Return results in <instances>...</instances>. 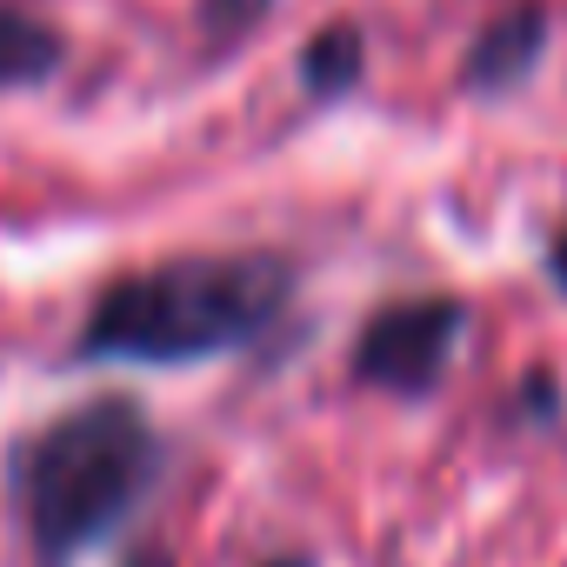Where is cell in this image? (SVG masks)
<instances>
[{
    "instance_id": "6da1fadb",
    "label": "cell",
    "mask_w": 567,
    "mask_h": 567,
    "mask_svg": "<svg viewBox=\"0 0 567 567\" xmlns=\"http://www.w3.org/2000/svg\"><path fill=\"white\" fill-rule=\"evenodd\" d=\"M288 295H295V267L280 254L167 260L154 274L114 280L94 301L81 354L87 361H147V368L234 354L280 321Z\"/></svg>"
},
{
    "instance_id": "277c9868",
    "label": "cell",
    "mask_w": 567,
    "mask_h": 567,
    "mask_svg": "<svg viewBox=\"0 0 567 567\" xmlns=\"http://www.w3.org/2000/svg\"><path fill=\"white\" fill-rule=\"evenodd\" d=\"M540 54H547V8H514L507 21H494V28L467 48L461 87H467V94H507V87H520V81L540 68Z\"/></svg>"
},
{
    "instance_id": "ba28073f",
    "label": "cell",
    "mask_w": 567,
    "mask_h": 567,
    "mask_svg": "<svg viewBox=\"0 0 567 567\" xmlns=\"http://www.w3.org/2000/svg\"><path fill=\"white\" fill-rule=\"evenodd\" d=\"M547 274H554V288L567 295V227L554 234V247H547Z\"/></svg>"
},
{
    "instance_id": "5b68a950",
    "label": "cell",
    "mask_w": 567,
    "mask_h": 567,
    "mask_svg": "<svg viewBox=\"0 0 567 567\" xmlns=\"http://www.w3.org/2000/svg\"><path fill=\"white\" fill-rule=\"evenodd\" d=\"M61 68V34L34 14L0 8V87H34Z\"/></svg>"
},
{
    "instance_id": "8992f818",
    "label": "cell",
    "mask_w": 567,
    "mask_h": 567,
    "mask_svg": "<svg viewBox=\"0 0 567 567\" xmlns=\"http://www.w3.org/2000/svg\"><path fill=\"white\" fill-rule=\"evenodd\" d=\"M361 68H368V48H361V28H321L308 48H301V81H308V94L315 101H341L354 81H361Z\"/></svg>"
},
{
    "instance_id": "30bf717a",
    "label": "cell",
    "mask_w": 567,
    "mask_h": 567,
    "mask_svg": "<svg viewBox=\"0 0 567 567\" xmlns=\"http://www.w3.org/2000/svg\"><path fill=\"white\" fill-rule=\"evenodd\" d=\"M288 567H308V560H288Z\"/></svg>"
},
{
    "instance_id": "52a82bcc",
    "label": "cell",
    "mask_w": 567,
    "mask_h": 567,
    "mask_svg": "<svg viewBox=\"0 0 567 567\" xmlns=\"http://www.w3.org/2000/svg\"><path fill=\"white\" fill-rule=\"evenodd\" d=\"M267 8L274 0H200V21H207V34H247Z\"/></svg>"
},
{
    "instance_id": "3957f363",
    "label": "cell",
    "mask_w": 567,
    "mask_h": 567,
    "mask_svg": "<svg viewBox=\"0 0 567 567\" xmlns=\"http://www.w3.org/2000/svg\"><path fill=\"white\" fill-rule=\"evenodd\" d=\"M461 328H467V308L447 301V295H427V301H394L381 308L361 341H354V381L381 388V394H401V401H421L441 388L454 348H461Z\"/></svg>"
},
{
    "instance_id": "9c48e42d",
    "label": "cell",
    "mask_w": 567,
    "mask_h": 567,
    "mask_svg": "<svg viewBox=\"0 0 567 567\" xmlns=\"http://www.w3.org/2000/svg\"><path fill=\"white\" fill-rule=\"evenodd\" d=\"M127 567H174V554H167V547H134Z\"/></svg>"
},
{
    "instance_id": "7a4b0ae2",
    "label": "cell",
    "mask_w": 567,
    "mask_h": 567,
    "mask_svg": "<svg viewBox=\"0 0 567 567\" xmlns=\"http://www.w3.org/2000/svg\"><path fill=\"white\" fill-rule=\"evenodd\" d=\"M154 474H161V441H154L141 401H127V394H101V401L61 414L54 427H41L14 454L21 514H28L41 567H68L87 547H101L134 514V501L147 494Z\"/></svg>"
}]
</instances>
